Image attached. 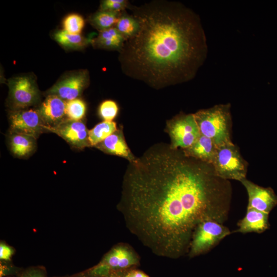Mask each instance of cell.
<instances>
[{
    "label": "cell",
    "mask_w": 277,
    "mask_h": 277,
    "mask_svg": "<svg viewBox=\"0 0 277 277\" xmlns=\"http://www.w3.org/2000/svg\"><path fill=\"white\" fill-rule=\"evenodd\" d=\"M125 277H149L147 274L139 270H132L128 273Z\"/></svg>",
    "instance_id": "f1b7e54d"
},
{
    "label": "cell",
    "mask_w": 277,
    "mask_h": 277,
    "mask_svg": "<svg viewBox=\"0 0 277 277\" xmlns=\"http://www.w3.org/2000/svg\"><path fill=\"white\" fill-rule=\"evenodd\" d=\"M121 14L120 12L101 10L91 16L90 23L100 31H102L115 26Z\"/></svg>",
    "instance_id": "ffe728a7"
},
{
    "label": "cell",
    "mask_w": 277,
    "mask_h": 277,
    "mask_svg": "<svg viewBox=\"0 0 277 277\" xmlns=\"http://www.w3.org/2000/svg\"><path fill=\"white\" fill-rule=\"evenodd\" d=\"M126 39L115 27L100 31L96 43L101 47L107 49H121Z\"/></svg>",
    "instance_id": "ac0fdd59"
},
{
    "label": "cell",
    "mask_w": 277,
    "mask_h": 277,
    "mask_svg": "<svg viewBox=\"0 0 277 277\" xmlns=\"http://www.w3.org/2000/svg\"><path fill=\"white\" fill-rule=\"evenodd\" d=\"M115 28L126 40L136 34L139 29V23L133 15L121 14Z\"/></svg>",
    "instance_id": "44dd1931"
},
{
    "label": "cell",
    "mask_w": 277,
    "mask_h": 277,
    "mask_svg": "<svg viewBox=\"0 0 277 277\" xmlns=\"http://www.w3.org/2000/svg\"><path fill=\"white\" fill-rule=\"evenodd\" d=\"M171 149H185L198 139L201 133L193 114H181L167 123Z\"/></svg>",
    "instance_id": "8992f818"
},
{
    "label": "cell",
    "mask_w": 277,
    "mask_h": 277,
    "mask_svg": "<svg viewBox=\"0 0 277 277\" xmlns=\"http://www.w3.org/2000/svg\"><path fill=\"white\" fill-rule=\"evenodd\" d=\"M10 132L29 135L37 139L47 131L37 109L13 110L9 115Z\"/></svg>",
    "instance_id": "ba28073f"
},
{
    "label": "cell",
    "mask_w": 277,
    "mask_h": 277,
    "mask_svg": "<svg viewBox=\"0 0 277 277\" xmlns=\"http://www.w3.org/2000/svg\"><path fill=\"white\" fill-rule=\"evenodd\" d=\"M269 214L251 208H247L245 215L238 223L234 232L262 233L269 229Z\"/></svg>",
    "instance_id": "9a60e30c"
},
{
    "label": "cell",
    "mask_w": 277,
    "mask_h": 277,
    "mask_svg": "<svg viewBox=\"0 0 277 277\" xmlns=\"http://www.w3.org/2000/svg\"><path fill=\"white\" fill-rule=\"evenodd\" d=\"M87 73L81 71L67 76L58 81L47 92L54 95L66 102L77 98L88 84Z\"/></svg>",
    "instance_id": "8fae6325"
},
{
    "label": "cell",
    "mask_w": 277,
    "mask_h": 277,
    "mask_svg": "<svg viewBox=\"0 0 277 277\" xmlns=\"http://www.w3.org/2000/svg\"><path fill=\"white\" fill-rule=\"evenodd\" d=\"M137 262V259L126 246L114 248L105 257L104 261L93 270L96 274H105L110 269L128 268Z\"/></svg>",
    "instance_id": "7c38bea8"
},
{
    "label": "cell",
    "mask_w": 277,
    "mask_h": 277,
    "mask_svg": "<svg viewBox=\"0 0 277 277\" xmlns=\"http://www.w3.org/2000/svg\"><path fill=\"white\" fill-rule=\"evenodd\" d=\"M20 277H45L42 270L32 269L25 272Z\"/></svg>",
    "instance_id": "83f0119b"
},
{
    "label": "cell",
    "mask_w": 277,
    "mask_h": 277,
    "mask_svg": "<svg viewBox=\"0 0 277 277\" xmlns=\"http://www.w3.org/2000/svg\"><path fill=\"white\" fill-rule=\"evenodd\" d=\"M175 150L151 152L133 164L124 203L130 230L155 254L172 258L188 253L201 223L227 220L232 194L212 165Z\"/></svg>",
    "instance_id": "6da1fadb"
},
{
    "label": "cell",
    "mask_w": 277,
    "mask_h": 277,
    "mask_svg": "<svg viewBox=\"0 0 277 277\" xmlns=\"http://www.w3.org/2000/svg\"><path fill=\"white\" fill-rule=\"evenodd\" d=\"M114 122L103 121L88 131L90 146L95 147L117 130Z\"/></svg>",
    "instance_id": "d6986e66"
},
{
    "label": "cell",
    "mask_w": 277,
    "mask_h": 277,
    "mask_svg": "<svg viewBox=\"0 0 277 277\" xmlns=\"http://www.w3.org/2000/svg\"><path fill=\"white\" fill-rule=\"evenodd\" d=\"M8 85L10 102L14 110L26 109L39 101V91L31 77L13 78L9 80Z\"/></svg>",
    "instance_id": "52a82bcc"
},
{
    "label": "cell",
    "mask_w": 277,
    "mask_h": 277,
    "mask_svg": "<svg viewBox=\"0 0 277 277\" xmlns=\"http://www.w3.org/2000/svg\"><path fill=\"white\" fill-rule=\"evenodd\" d=\"M36 140L29 135L10 131L9 143L10 150L17 157H26L34 151Z\"/></svg>",
    "instance_id": "e0dca14e"
},
{
    "label": "cell",
    "mask_w": 277,
    "mask_h": 277,
    "mask_svg": "<svg viewBox=\"0 0 277 277\" xmlns=\"http://www.w3.org/2000/svg\"><path fill=\"white\" fill-rule=\"evenodd\" d=\"M66 105V102L57 96H46L37 109L46 125V129L55 127L67 119Z\"/></svg>",
    "instance_id": "4fadbf2b"
},
{
    "label": "cell",
    "mask_w": 277,
    "mask_h": 277,
    "mask_svg": "<svg viewBox=\"0 0 277 277\" xmlns=\"http://www.w3.org/2000/svg\"><path fill=\"white\" fill-rule=\"evenodd\" d=\"M118 107L113 101L106 100L101 103L98 112L104 121L112 122L118 112Z\"/></svg>",
    "instance_id": "d4e9b609"
},
{
    "label": "cell",
    "mask_w": 277,
    "mask_h": 277,
    "mask_svg": "<svg viewBox=\"0 0 277 277\" xmlns=\"http://www.w3.org/2000/svg\"><path fill=\"white\" fill-rule=\"evenodd\" d=\"M84 26V19L78 14H70L63 21V30L70 34H80Z\"/></svg>",
    "instance_id": "cb8c5ba5"
},
{
    "label": "cell",
    "mask_w": 277,
    "mask_h": 277,
    "mask_svg": "<svg viewBox=\"0 0 277 277\" xmlns=\"http://www.w3.org/2000/svg\"><path fill=\"white\" fill-rule=\"evenodd\" d=\"M245 188L251 208L269 214L277 205V196L270 187L260 186L245 179L240 182Z\"/></svg>",
    "instance_id": "30bf717a"
},
{
    "label": "cell",
    "mask_w": 277,
    "mask_h": 277,
    "mask_svg": "<svg viewBox=\"0 0 277 277\" xmlns=\"http://www.w3.org/2000/svg\"><path fill=\"white\" fill-rule=\"evenodd\" d=\"M230 104L215 105L193 114L201 134L211 138L216 146L231 143Z\"/></svg>",
    "instance_id": "3957f363"
},
{
    "label": "cell",
    "mask_w": 277,
    "mask_h": 277,
    "mask_svg": "<svg viewBox=\"0 0 277 277\" xmlns=\"http://www.w3.org/2000/svg\"><path fill=\"white\" fill-rule=\"evenodd\" d=\"M54 39L60 45L68 48H80L87 43L86 39L81 34H70L64 30L56 32Z\"/></svg>",
    "instance_id": "7402d4cb"
},
{
    "label": "cell",
    "mask_w": 277,
    "mask_h": 277,
    "mask_svg": "<svg viewBox=\"0 0 277 277\" xmlns=\"http://www.w3.org/2000/svg\"><path fill=\"white\" fill-rule=\"evenodd\" d=\"M86 111V104L80 98L66 102V114L68 119L81 121L85 116Z\"/></svg>",
    "instance_id": "603a6c76"
},
{
    "label": "cell",
    "mask_w": 277,
    "mask_h": 277,
    "mask_svg": "<svg viewBox=\"0 0 277 277\" xmlns=\"http://www.w3.org/2000/svg\"><path fill=\"white\" fill-rule=\"evenodd\" d=\"M212 166L216 175L222 179L241 182L246 179L247 163L232 142L217 146Z\"/></svg>",
    "instance_id": "277c9868"
},
{
    "label": "cell",
    "mask_w": 277,
    "mask_h": 277,
    "mask_svg": "<svg viewBox=\"0 0 277 277\" xmlns=\"http://www.w3.org/2000/svg\"><path fill=\"white\" fill-rule=\"evenodd\" d=\"M231 233L223 224L213 220L202 222L193 234L189 256L194 257L208 252Z\"/></svg>",
    "instance_id": "5b68a950"
},
{
    "label": "cell",
    "mask_w": 277,
    "mask_h": 277,
    "mask_svg": "<svg viewBox=\"0 0 277 277\" xmlns=\"http://www.w3.org/2000/svg\"><path fill=\"white\" fill-rule=\"evenodd\" d=\"M133 12L139 29L121 48L126 73L157 87L192 80L208 51L199 16L174 2H151Z\"/></svg>",
    "instance_id": "7a4b0ae2"
},
{
    "label": "cell",
    "mask_w": 277,
    "mask_h": 277,
    "mask_svg": "<svg viewBox=\"0 0 277 277\" xmlns=\"http://www.w3.org/2000/svg\"><path fill=\"white\" fill-rule=\"evenodd\" d=\"M47 131L55 133L71 146L79 149L90 147L88 130L82 121L66 119L58 125L46 129Z\"/></svg>",
    "instance_id": "9c48e42d"
},
{
    "label": "cell",
    "mask_w": 277,
    "mask_h": 277,
    "mask_svg": "<svg viewBox=\"0 0 277 277\" xmlns=\"http://www.w3.org/2000/svg\"><path fill=\"white\" fill-rule=\"evenodd\" d=\"M95 147L106 153L124 157L132 164L138 160L128 148L122 129H117Z\"/></svg>",
    "instance_id": "5bb4252c"
},
{
    "label": "cell",
    "mask_w": 277,
    "mask_h": 277,
    "mask_svg": "<svg viewBox=\"0 0 277 277\" xmlns=\"http://www.w3.org/2000/svg\"><path fill=\"white\" fill-rule=\"evenodd\" d=\"M127 2L125 0H105L102 2L101 10L120 12L127 6Z\"/></svg>",
    "instance_id": "484cf974"
},
{
    "label": "cell",
    "mask_w": 277,
    "mask_h": 277,
    "mask_svg": "<svg viewBox=\"0 0 277 277\" xmlns=\"http://www.w3.org/2000/svg\"><path fill=\"white\" fill-rule=\"evenodd\" d=\"M216 148L217 146L211 138L201 134L194 143L183 152L187 157L212 165Z\"/></svg>",
    "instance_id": "2e32d148"
},
{
    "label": "cell",
    "mask_w": 277,
    "mask_h": 277,
    "mask_svg": "<svg viewBox=\"0 0 277 277\" xmlns=\"http://www.w3.org/2000/svg\"><path fill=\"white\" fill-rule=\"evenodd\" d=\"M13 249L9 246L1 243L0 245V259L3 260H10L13 254Z\"/></svg>",
    "instance_id": "4316f807"
}]
</instances>
